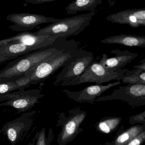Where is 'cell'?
<instances>
[{
    "mask_svg": "<svg viewBox=\"0 0 145 145\" xmlns=\"http://www.w3.org/2000/svg\"><path fill=\"white\" fill-rule=\"evenodd\" d=\"M72 40L61 37L47 47L17 58L0 70V82L16 81L23 78L29 70L64 49Z\"/></svg>",
    "mask_w": 145,
    "mask_h": 145,
    "instance_id": "obj_1",
    "label": "cell"
},
{
    "mask_svg": "<svg viewBox=\"0 0 145 145\" xmlns=\"http://www.w3.org/2000/svg\"><path fill=\"white\" fill-rule=\"evenodd\" d=\"M78 42L72 40L64 49L39 63L24 74L30 85L44 81L61 68H63L79 49Z\"/></svg>",
    "mask_w": 145,
    "mask_h": 145,
    "instance_id": "obj_2",
    "label": "cell"
},
{
    "mask_svg": "<svg viewBox=\"0 0 145 145\" xmlns=\"http://www.w3.org/2000/svg\"><path fill=\"white\" fill-rule=\"evenodd\" d=\"M96 11L81 15L60 19L58 22L39 29L34 33L40 35H57L67 39L76 36L83 32L89 25Z\"/></svg>",
    "mask_w": 145,
    "mask_h": 145,
    "instance_id": "obj_3",
    "label": "cell"
},
{
    "mask_svg": "<svg viewBox=\"0 0 145 145\" xmlns=\"http://www.w3.org/2000/svg\"><path fill=\"white\" fill-rule=\"evenodd\" d=\"M94 54L79 47L74 56L56 77L54 84L63 85L76 79L82 75L94 62Z\"/></svg>",
    "mask_w": 145,
    "mask_h": 145,
    "instance_id": "obj_4",
    "label": "cell"
},
{
    "mask_svg": "<svg viewBox=\"0 0 145 145\" xmlns=\"http://www.w3.org/2000/svg\"><path fill=\"white\" fill-rule=\"evenodd\" d=\"M128 70V69H122L119 72L111 71L104 67L100 63L94 61L82 75L63 86L77 85L86 83H95L101 85L112 80L120 81L123 78L125 74Z\"/></svg>",
    "mask_w": 145,
    "mask_h": 145,
    "instance_id": "obj_5",
    "label": "cell"
},
{
    "mask_svg": "<svg viewBox=\"0 0 145 145\" xmlns=\"http://www.w3.org/2000/svg\"><path fill=\"white\" fill-rule=\"evenodd\" d=\"M41 91L35 89L18 90L14 92L0 95V107L8 106L16 108L17 114L28 111L39 103L40 99L44 95L41 94Z\"/></svg>",
    "mask_w": 145,
    "mask_h": 145,
    "instance_id": "obj_6",
    "label": "cell"
},
{
    "mask_svg": "<svg viewBox=\"0 0 145 145\" xmlns=\"http://www.w3.org/2000/svg\"><path fill=\"white\" fill-rule=\"evenodd\" d=\"M36 113L35 111H32L23 114L7 123L0 132L7 137L11 145H16L31 129Z\"/></svg>",
    "mask_w": 145,
    "mask_h": 145,
    "instance_id": "obj_7",
    "label": "cell"
},
{
    "mask_svg": "<svg viewBox=\"0 0 145 145\" xmlns=\"http://www.w3.org/2000/svg\"><path fill=\"white\" fill-rule=\"evenodd\" d=\"M6 19L14 24L10 26L9 28L15 31L31 30L40 24L53 23L60 20L42 15L25 13L10 14L7 16Z\"/></svg>",
    "mask_w": 145,
    "mask_h": 145,
    "instance_id": "obj_8",
    "label": "cell"
},
{
    "mask_svg": "<svg viewBox=\"0 0 145 145\" xmlns=\"http://www.w3.org/2000/svg\"><path fill=\"white\" fill-rule=\"evenodd\" d=\"M60 38V36L57 35H40L34 33H22L0 40V46L9 44L20 43L44 48L53 44Z\"/></svg>",
    "mask_w": 145,
    "mask_h": 145,
    "instance_id": "obj_9",
    "label": "cell"
},
{
    "mask_svg": "<svg viewBox=\"0 0 145 145\" xmlns=\"http://www.w3.org/2000/svg\"><path fill=\"white\" fill-rule=\"evenodd\" d=\"M108 21L112 23L127 24L132 28L145 26V8L127 9L107 17Z\"/></svg>",
    "mask_w": 145,
    "mask_h": 145,
    "instance_id": "obj_10",
    "label": "cell"
},
{
    "mask_svg": "<svg viewBox=\"0 0 145 145\" xmlns=\"http://www.w3.org/2000/svg\"><path fill=\"white\" fill-rule=\"evenodd\" d=\"M110 52L115 54V56L108 58L107 55L104 53L99 63L107 69L114 72L121 71L122 68L138 56V54L127 50H112Z\"/></svg>",
    "mask_w": 145,
    "mask_h": 145,
    "instance_id": "obj_11",
    "label": "cell"
},
{
    "mask_svg": "<svg viewBox=\"0 0 145 145\" xmlns=\"http://www.w3.org/2000/svg\"><path fill=\"white\" fill-rule=\"evenodd\" d=\"M108 44H120L130 47H145V36L135 35L120 34L107 37L101 40Z\"/></svg>",
    "mask_w": 145,
    "mask_h": 145,
    "instance_id": "obj_12",
    "label": "cell"
},
{
    "mask_svg": "<svg viewBox=\"0 0 145 145\" xmlns=\"http://www.w3.org/2000/svg\"><path fill=\"white\" fill-rule=\"evenodd\" d=\"M120 84V81H118L113 83H109L106 85L97 84L88 86L78 92H70L67 89L64 91L69 95H74L78 101H92L108 89Z\"/></svg>",
    "mask_w": 145,
    "mask_h": 145,
    "instance_id": "obj_13",
    "label": "cell"
},
{
    "mask_svg": "<svg viewBox=\"0 0 145 145\" xmlns=\"http://www.w3.org/2000/svg\"><path fill=\"white\" fill-rule=\"evenodd\" d=\"M39 46H30L24 44H9L0 46V55L6 56H22L40 49Z\"/></svg>",
    "mask_w": 145,
    "mask_h": 145,
    "instance_id": "obj_14",
    "label": "cell"
},
{
    "mask_svg": "<svg viewBox=\"0 0 145 145\" xmlns=\"http://www.w3.org/2000/svg\"><path fill=\"white\" fill-rule=\"evenodd\" d=\"M103 0H77L73 1L65 8L66 14L74 15L81 11H92L95 10Z\"/></svg>",
    "mask_w": 145,
    "mask_h": 145,
    "instance_id": "obj_15",
    "label": "cell"
},
{
    "mask_svg": "<svg viewBox=\"0 0 145 145\" xmlns=\"http://www.w3.org/2000/svg\"><path fill=\"white\" fill-rule=\"evenodd\" d=\"M86 117L84 113L76 114L65 125L61 135V140L62 142L67 141L70 139L78 129Z\"/></svg>",
    "mask_w": 145,
    "mask_h": 145,
    "instance_id": "obj_16",
    "label": "cell"
},
{
    "mask_svg": "<svg viewBox=\"0 0 145 145\" xmlns=\"http://www.w3.org/2000/svg\"><path fill=\"white\" fill-rule=\"evenodd\" d=\"M29 80L23 78L16 81L0 82V95L17 90L24 89L29 86Z\"/></svg>",
    "mask_w": 145,
    "mask_h": 145,
    "instance_id": "obj_17",
    "label": "cell"
},
{
    "mask_svg": "<svg viewBox=\"0 0 145 145\" xmlns=\"http://www.w3.org/2000/svg\"><path fill=\"white\" fill-rule=\"evenodd\" d=\"M122 80L123 83L129 84L145 85V72L136 69L129 70Z\"/></svg>",
    "mask_w": 145,
    "mask_h": 145,
    "instance_id": "obj_18",
    "label": "cell"
},
{
    "mask_svg": "<svg viewBox=\"0 0 145 145\" xmlns=\"http://www.w3.org/2000/svg\"><path fill=\"white\" fill-rule=\"evenodd\" d=\"M143 131L141 126L131 127L127 131L118 137L115 141V145H126L128 142L138 136Z\"/></svg>",
    "mask_w": 145,
    "mask_h": 145,
    "instance_id": "obj_19",
    "label": "cell"
},
{
    "mask_svg": "<svg viewBox=\"0 0 145 145\" xmlns=\"http://www.w3.org/2000/svg\"><path fill=\"white\" fill-rule=\"evenodd\" d=\"M120 119L113 118L101 122L99 124L100 130L105 133H108L114 129L119 124Z\"/></svg>",
    "mask_w": 145,
    "mask_h": 145,
    "instance_id": "obj_20",
    "label": "cell"
},
{
    "mask_svg": "<svg viewBox=\"0 0 145 145\" xmlns=\"http://www.w3.org/2000/svg\"><path fill=\"white\" fill-rule=\"evenodd\" d=\"M45 132L46 130L44 128L37 132L35 136V145H48V139L46 137Z\"/></svg>",
    "mask_w": 145,
    "mask_h": 145,
    "instance_id": "obj_21",
    "label": "cell"
},
{
    "mask_svg": "<svg viewBox=\"0 0 145 145\" xmlns=\"http://www.w3.org/2000/svg\"><path fill=\"white\" fill-rule=\"evenodd\" d=\"M145 139V132L142 131L138 136L128 142L126 145H140Z\"/></svg>",
    "mask_w": 145,
    "mask_h": 145,
    "instance_id": "obj_22",
    "label": "cell"
},
{
    "mask_svg": "<svg viewBox=\"0 0 145 145\" xmlns=\"http://www.w3.org/2000/svg\"><path fill=\"white\" fill-rule=\"evenodd\" d=\"M56 0H25V1L27 3L30 4H42L44 3H49L55 1Z\"/></svg>",
    "mask_w": 145,
    "mask_h": 145,
    "instance_id": "obj_23",
    "label": "cell"
},
{
    "mask_svg": "<svg viewBox=\"0 0 145 145\" xmlns=\"http://www.w3.org/2000/svg\"><path fill=\"white\" fill-rule=\"evenodd\" d=\"M19 57V56H6L0 55V64L13 59H17Z\"/></svg>",
    "mask_w": 145,
    "mask_h": 145,
    "instance_id": "obj_24",
    "label": "cell"
},
{
    "mask_svg": "<svg viewBox=\"0 0 145 145\" xmlns=\"http://www.w3.org/2000/svg\"><path fill=\"white\" fill-rule=\"evenodd\" d=\"M134 69H138L141 71L145 72V59H143L140 62V63L138 65L134 66L133 67Z\"/></svg>",
    "mask_w": 145,
    "mask_h": 145,
    "instance_id": "obj_25",
    "label": "cell"
},
{
    "mask_svg": "<svg viewBox=\"0 0 145 145\" xmlns=\"http://www.w3.org/2000/svg\"><path fill=\"white\" fill-rule=\"evenodd\" d=\"M35 137L34 138L33 140V141L32 142H30L27 145H35Z\"/></svg>",
    "mask_w": 145,
    "mask_h": 145,
    "instance_id": "obj_26",
    "label": "cell"
}]
</instances>
